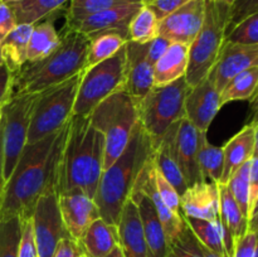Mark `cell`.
I'll use <instances>...</instances> for the list:
<instances>
[{
    "mask_svg": "<svg viewBox=\"0 0 258 257\" xmlns=\"http://www.w3.org/2000/svg\"><path fill=\"white\" fill-rule=\"evenodd\" d=\"M68 121L57 133L25 145L12 175L5 183L0 217H30L39 197L47 190H55Z\"/></svg>",
    "mask_w": 258,
    "mask_h": 257,
    "instance_id": "cell-1",
    "label": "cell"
},
{
    "mask_svg": "<svg viewBox=\"0 0 258 257\" xmlns=\"http://www.w3.org/2000/svg\"><path fill=\"white\" fill-rule=\"evenodd\" d=\"M105 136L96 130L90 115H72L58 165L57 194L81 189L95 198L103 171Z\"/></svg>",
    "mask_w": 258,
    "mask_h": 257,
    "instance_id": "cell-2",
    "label": "cell"
},
{
    "mask_svg": "<svg viewBox=\"0 0 258 257\" xmlns=\"http://www.w3.org/2000/svg\"><path fill=\"white\" fill-rule=\"evenodd\" d=\"M151 154V139L138 123L123 153L101 175L93 199L103 221L117 226L123 204L131 197L136 180Z\"/></svg>",
    "mask_w": 258,
    "mask_h": 257,
    "instance_id": "cell-3",
    "label": "cell"
},
{
    "mask_svg": "<svg viewBox=\"0 0 258 257\" xmlns=\"http://www.w3.org/2000/svg\"><path fill=\"white\" fill-rule=\"evenodd\" d=\"M88 48L90 38L70 28L49 57L29 63V68L14 76L13 95H38L83 72L87 68Z\"/></svg>",
    "mask_w": 258,
    "mask_h": 257,
    "instance_id": "cell-4",
    "label": "cell"
},
{
    "mask_svg": "<svg viewBox=\"0 0 258 257\" xmlns=\"http://www.w3.org/2000/svg\"><path fill=\"white\" fill-rule=\"evenodd\" d=\"M90 121L105 136V170L123 153L139 123L138 102L123 87L98 103Z\"/></svg>",
    "mask_w": 258,
    "mask_h": 257,
    "instance_id": "cell-5",
    "label": "cell"
},
{
    "mask_svg": "<svg viewBox=\"0 0 258 257\" xmlns=\"http://www.w3.org/2000/svg\"><path fill=\"white\" fill-rule=\"evenodd\" d=\"M229 14V4L216 0H206L203 24L189 45V62L185 81L190 88L202 82L216 66L226 39Z\"/></svg>",
    "mask_w": 258,
    "mask_h": 257,
    "instance_id": "cell-6",
    "label": "cell"
},
{
    "mask_svg": "<svg viewBox=\"0 0 258 257\" xmlns=\"http://www.w3.org/2000/svg\"><path fill=\"white\" fill-rule=\"evenodd\" d=\"M189 91L185 77H181L169 85L154 86L138 101L139 123L151 139L153 148L174 123L185 117L184 105Z\"/></svg>",
    "mask_w": 258,
    "mask_h": 257,
    "instance_id": "cell-7",
    "label": "cell"
},
{
    "mask_svg": "<svg viewBox=\"0 0 258 257\" xmlns=\"http://www.w3.org/2000/svg\"><path fill=\"white\" fill-rule=\"evenodd\" d=\"M83 72L73 76L58 86L38 93L37 102L30 118L27 144L37 143L57 133L67 123L72 116Z\"/></svg>",
    "mask_w": 258,
    "mask_h": 257,
    "instance_id": "cell-8",
    "label": "cell"
},
{
    "mask_svg": "<svg viewBox=\"0 0 258 257\" xmlns=\"http://www.w3.org/2000/svg\"><path fill=\"white\" fill-rule=\"evenodd\" d=\"M125 45L108 59L86 68L81 78L72 115H90L98 103L125 87L127 72Z\"/></svg>",
    "mask_w": 258,
    "mask_h": 257,
    "instance_id": "cell-9",
    "label": "cell"
},
{
    "mask_svg": "<svg viewBox=\"0 0 258 257\" xmlns=\"http://www.w3.org/2000/svg\"><path fill=\"white\" fill-rule=\"evenodd\" d=\"M38 95H13L3 107V159L5 183L12 175L28 141L30 118Z\"/></svg>",
    "mask_w": 258,
    "mask_h": 257,
    "instance_id": "cell-10",
    "label": "cell"
},
{
    "mask_svg": "<svg viewBox=\"0 0 258 257\" xmlns=\"http://www.w3.org/2000/svg\"><path fill=\"white\" fill-rule=\"evenodd\" d=\"M32 219L38 257H53L58 243L71 238L60 214L57 191L47 190L39 197Z\"/></svg>",
    "mask_w": 258,
    "mask_h": 257,
    "instance_id": "cell-11",
    "label": "cell"
},
{
    "mask_svg": "<svg viewBox=\"0 0 258 257\" xmlns=\"http://www.w3.org/2000/svg\"><path fill=\"white\" fill-rule=\"evenodd\" d=\"M184 108L185 118H188L199 131L207 133L222 108L221 92L216 87L213 71L202 82L190 88Z\"/></svg>",
    "mask_w": 258,
    "mask_h": 257,
    "instance_id": "cell-12",
    "label": "cell"
},
{
    "mask_svg": "<svg viewBox=\"0 0 258 257\" xmlns=\"http://www.w3.org/2000/svg\"><path fill=\"white\" fill-rule=\"evenodd\" d=\"M58 204L71 238L78 243L90 224L100 218L95 199L81 189H73L58 194Z\"/></svg>",
    "mask_w": 258,
    "mask_h": 257,
    "instance_id": "cell-13",
    "label": "cell"
},
{
    "mask_svg": "<svg viewBox=\"0 0 258 257\" xmlns=\"http://www.w3.org/2000/svg\"><path fill=\"white\" fill-rule=\"evenodd\" d=\"M206 0H190L160 20L159 35L171 43L190 45L204 20Z\"/></svg>",
    "mask_w": 258,
    "mask_h": 257,
    "instance_id": "cell-14",
    "label": "cell"
},
{
    "mask_svg": "<svg viewBox=\"0 0 258 257\" xmlns=\"http://www.w3.org/2000/svg\"><path fill=\"white\" fill-rule=\"evenodd\" d=\"M252 67H258V44L224 42L218 60L212 70L217 90L221 92L234 76Z\"/></svg>",
    "mask_w": 258,
    "mask_h": 257,
    "instance_id": "cell-15",
    "label": "cell"
},
{
    "mask_svg": "<svg viewBox=\"0 0 258 257\" xmlns=\"http://www.w3.org/2000/svg\"><path fill=\"white\" fill-rule=\"evenodd\" d=\"M141 7V2L118 5L91 15L76 24L70 25V28L83 33L88 38L105 32H121L128 37V24Z\"/></svg>",
    "mask_w": 258,
    "mask_h": 257,
    "instance_id": "cell-16",
    "label": "cell"
},
{
    "mask_svg": "<svg viewBox=\"0 0 258 257\" xmlns=\"http://www.w3.org/2000/svg\"><path fill=\"white\" fill-rule=\"evenodd\" d=\"M126 48V86L127 92L140 101L154 87V65L148 59V43H139L128 40Z\"/></svg>",
    "mask_w": 258,
    "mask_h": 257,
    "instance_id": "cell-17",
    "label": "cell"
},
{
    "mask_svg": "<svg viewBox=\"0 0 258 257\" xmlns=\"http://www.w3.org/2000/svg\"><path fill=\"white\" fill-rule=\"evenodd\" d=\"M179 209L183 217L218 221L219 184L214 181H199L188 186L180 196Z\"/></svg>",
    "mask_w": 258,
    "mask_h": 257,
    "instance_id": "cell-18",
    "label": "cell"
},
{
    "mask_svg": "<svg viewBox=\"0 0 258 257\" xmlns=\"http://www.w3.org/2000/svg\"><path fill=\"white\" fill-rule=\"evenodd\" d=\"M118 247L123 257H149L140 212L133 198L123 204L117 223Z\"/></svg>",
    "mask_w": 258,
    "mask_h": 257,
    "instance_id": "cell-19",
    "label": "cell"
},
{
    "mask_svg": "<svg viewBox=\"0 0 258 257\" xmlns=\"http://www.w3.org/2000/svg\"><path fill=\"white\" fill-rule=\"evenodd\" d=\"M130 198L134 199L140 212L146 246H148V256L166 257L169 249L168 239L150 197L135 184Z\"/></svg>",
    "mask_w": 258,
    "mask_h": 257,
    "instance_id": "cell-20",
    "label": "cell"
},
{
    "mask_svg": "<svg viewBox=\"0 0 258 257\" xmlns=\"http://www.w3.org/2000/svg\"><path fill=\"white\" fill-rule=\"evenodd\" d=\"M202 131H199L188 118L180 120L176 133L175 149L179 166L188 186L204 181L198 165V148Z\"/></svg>",
    "mask_w": 258,
    "mask_h": 257,
    "instance_id": "cell-21",
    "label": "cell"
},
{
    "mask_svg": "<svg viewBox=\"0 0 258 257\" xmlns=\"http://www.w3.org/2000/svg\"><path fill=\"white\" fill-rule=\"evenodd\" d=\"M219 219L227 256L232 257L236 241L248 232V219L242 213L227 184H219Z\"/></svg>",
    "mask_w": 258,
    "mask_h": 257,
    "instance_id": "cell-22",
    "label": "cell"
},
{
    "mask_svg": "<svg viewBox=\"0 0 258 257\" xmlns=\"http://www.w3.org/2000/svg\"><path fill=\"white\" fill-rule=\"evenodd\" d=\"M179 122L174 123L165 135L161 138V140L153 148V160L155 163L156 168L160 170V173L165 176L166 180L174 186L179 196L184 193L188 189L185 179L179 166L178 158H176L175 149V139L178 133Z\"/></svg>",
    "mask_w": 258,
    "mask_h": 257,
    "instance_id": "cell-23",
    "label": "cell"
},
{
    "mask_svg": "<svg viewBox=\"0 0 258 257\" xmlns=\"http://www.w3.org/2000/svg\"><path fill=\"white\" fill-rule=\"evenodd\" d=\"M153 155V154H151ZM136 185L140 186L149 197H150L151 202H153L155 211L158 213L159 219H160L161 224L165 231L166 239H168V246L170 242H173L179 234L183 232L185 228L186 222L184 219L183 214L175 213L171 211L168 206L163 202V199L159 196L158 190H156L155 185L153 181V175H151V156L145 164V166L141 170L140 175H139L138 180H136Z\"/></svg>",
    "mask_w": 258,
    "mask_h": 257,
    "instance_id": "cell-24",
    "label": "cell"
},
{
    "mask_svg": "<svg viewBox=\"0 0 258 257\" xmlns=\"http://www.w3.org/2000/svg\"><path fill=\"white\" fill-rule=\"evenodd\" d=\"M254 150V125L247 123L238 134L233 136L223 146L224 166L221 183L227 184L233 175L234 171L249 161L253 156Z\"/></svg>",
    "mask_w": 258,
    "mask_h": 257,
    "instance_id": "cell-25",
    "label": "cell"
},
{
    "mask_svg": "<svg viewBox=\"0 0 258 257\" xmlns=\"http://www.w3.org/2000/svg\"><path fill=\"white\" fill-rule=\"evenodd\" d=\"M78 244L88 257H107L118 246L117 227L100 217L86 229Z\"/></svg>",
    "mask_w": 258,
    "mask_h": 257,
    "instance_id": "cell-26",
    "label": "cell"
},
{
    "mask_svg": "<svg viewBox=\"0 0 258 257\" xmlns=\"http://www.w3.org/2000/svg\"><path fill=\"white\" fill-rule=\"evenodd\" d=\"M189 62V45L170 43L168 49L154 65V86L169 85L185 77Z\"/></svg>",
    "mask_w": 258,
    "mask_h": 257,
    "instance_id": "cell-27",
    "label": "cell"
},
{
    "mask_svg": "<svg viewBox=\"0 0 258 257\" xmlns=\"http://www.w3.org/2000/svg\"><path fill=\"white\" fill-rule=\"evenodd\" d=\"M32 30V24H18L0 42L3 59L14 76L28 62V45Z\"/></svg>",
    "mask_w": 258,
    "mask_h": 257,
    "instance_id": "cell-28",
    "label": "cell"
},
{
    "mask_svg": "<svg viewBox=\"0 0 258 257\" xmlns=\"http://www.w3.org/2000/svg\"><path fill=\"white\" fill-rule=\"evenodd\" d=\"M60 37L55 30L53 20H44L33 25L32 35L28 45V62L37 63L49 57L58 48Z\"/></svg>",
    "mask_w": 258,
    "mask_h": 257,
    "instance_id": "cell-29",
    "label": "cell"
},
{
    "mask_svg": "<svg viewBox=\"0 0 258 257\" xmlns=\"http://www.w3.org/2000/svg\"><path fill=\"white\" fill-rule=\"evenodd\" d=\"M198 165L204 181L221 183L223 174V148L213 145L207 140V133H202L198 148Z\"/></svg>",
    "mask_w": 258,
    "mask_h": 257,
    "instance_id": "cell-30",
    "label": "cell"
},
{
    "mask_svg": "<svg viewBox=\"0 0 258 257\" xmlns=\"http://www.w3.org/2000/svg\"><path fill=\"white\" fill-rule=\"evenodd\" d=\"M127 42L128 37L121 32H105L90 37L87 68L111 58Z\"/></svg>",
    "mask_w": 258,
    "mask_h": 257,
    "instance_id": "cell-31",
    "label": "cell"
},
{
    "mask_svg": "<svg viewBox=\"0 0 258 257\" xmlns=\"http://www.w3.org/2000/svg\"><path fill=\"white\" fill-rule=\"evenodd\" d=\"M184 219L194 233V236L198 238V241L206 248L211 249V251L216 252L223 257H228L226 247H224L223 228H222L221 219L207 221V219L190 218V217H184Z\"/></svg>",
    "mask_w": 258,
    "mask_h": 257,
    "instance_id": "cell-32",
    "label": "cell"
},
{
    "mask_svg": "<svg viewBox=\"0 0 258 257\" xmlns=\"http://www.w3.org/2000/svg\"><path fill=\"white\" fill-rule=\"evenodd\" d=\"M258 91V67H252L234 76L221 91L222 106L233 101L251 100Z\"/></svg>",
    "mask_w": 258,
    "mask_h": 257,
    "instance_id": "cell-33",
    "label": "cell"
},
{
    "mask_svg": "<svg viewBox=\"0 0 258 257\" xmlns=\"http://www.w3.org/2000/svg\"><path fill=\"white\" fill-rule=\"evenodd\" d=\"M70 0H20L10 4L14 12L17 24H37L43 18L62 8Z\"/></svg>",
    "mask_w": 258,
    "mask_h": 257,
    "instance_id": "cell-34",
    "label": "cell"
},
{
    "mask_svg": "<svg viewBox=\"0 0 258 257\" xmlns=\"http://www.w3.org/2000/svg\"><path fill=\"white\" fill-rule=\"evenodd\" d=\"M159 24L160 20L156 15L143 5L128 24V40L139 44L151 42L159 37Z\"/></svg>",
    "mask_w": 258,
    "mask_h": 257,
    "instance_id": "cell-35",
    "label": "cell"
},
{
    "mask_svg": "<svg viewBox=\"0 0 258 257\" xmlns=\"http://www.w3.org/2000/svg\"><path fill=\"white\" fill-rule=\"evenodd\" d=\"M22 237L19 216L0 217V257H18Z\"/></svg>",
    "mask_w": 258,
    "mask_h": 257,
    "instance_id": "cell-36",
    "label": "cell"
},
{
    "mask_svg": "<svg viewBox=\"0 0 258 257\" xmlns=\"http://www.w3.org/2000/svg\"><path fill=\"white\" fill-rule=\"evenodd\" d=\"M141 0H70L68 25H73L93 14L111 9L118 5L130 4Z\"/></svg>",
    "mask_w": 258,
    "mask_h": 257,
    "instance_id": "cell-37",
    "label": "cell"
},
{
    "mask_svg": "<svg viewBox=\"0 0 258 257\" xmlns=\"http://www.w3.org/2000/svg\"><path fill=\"white\" fill-rule=\"evenodd\" d=\"M249 164L251 160L239 166L227 183L229 191L247 219L249 217Z\"/></svg>",
    "mask_w": 258,
    "mask_h": 257,
    "instance_id": "cell-38",
    "label": "cell"
},
{
    "mask_svg": "<svg viewBox=\"0 0 258 257\" xmlns=\"http://www.w3.org/2000/svg\"><path fill=\"white\" fill-rule=\"evenodd\" d=\"M166 257H204L203 246L186 224L180 234L169 243Z\"/></svg>",
    "mask_w": 258,
    "mask_h": 257,
    "instance_id": "cell-39",
    "label": "cell"
},
{
    "mask_svg": "<svg viewBox=\"0 0 258 257\" xmlns=\"http://www.w3.org/2000/svg\"><path fill=\"white\" fill-rule=\"evenodd\" d=\"M224 42L238 44H258V12L244 18L226 34Z\"/></svg>",
    "mask_w": 258,
    "mask_h": 257,
    "instance_id": "cell-40",
    "label": "cell"
},
{
    "mask_svg": "<svg viewBox=\"0 0 258 257\" xmlns=\"http://www.w3.org/2000/svg\"><path fill=\"white\" fill-rule=\"evenodd\" d=\"M151 175H153L154 185H155L156 190H158L159 196L163 199L164 203H165L173 212L180 213V209H179L180 196H179L178 191L174 189V186L166 180L165 176L160 173V170L156 168L155 163H154L153 160V155H151Z\"/></svg>",
    "mask_w": 258,
    "mask_h": 257,
    "instance_id": "cell-41",
    "label": "cell"
},
{
    "mask_svg": "<svg viewBox=\"0 0 258 257\" xmlns=\"http://www.w3.org/2000/svg\"><path fill=\"white\" fill-rule=\"evenodd\" d=\"M18 257H38L32 216L22 218V237H20L19 256Z\"/></svg>",
    "mask_w": 258,
    "mask_h": 257,
    "instance_id": "cell-42",
    "label": "cell"
},
{
    "mask_svg": "<svg viewBox=\"0 0 258 257\" xmlns=\"http://www.w3.org/2000/svg\"><path fill=\"white\" fill-rule=\"evenodd\" d=\"M256 12H258V0H234L233 4L231 5V14H229L226 34L244 18Z\"/></svg>",
    "mask_w": 258,
    "mask_h": 257,
    "instance_id": "cell-43",
    "label": "cell"
},
{
    "mask_svg": "<svg viewBox=\"0 0 258 257\" xmlns=\"http://www.w3.org/2000/svg\"><path fill=\"white\" fill-rule=\"evenodd\" d=\"M188 2L190 0H141L144 7L149 8L159 20H163Z\"/></svg>",
    "mask_w": 258,
    "mask_h": 257,
    "instance_id": "cell-44",
    "label": "cell"
},
{
    "mask_svg": "<svg viewBox=\"0 0 258 257\" xmlns=\"http://www.w3.org/2000/svg\"><path fill=\"white\" fill-rule=\"evenodd\" d=\"M14 12L9 3L0 0V42L17 27Z\"/></svg>",
    "mask_w": 258,
    "mask_h": 257,
    "instance_id": "cell-45",
    "label": "cell"
},
{
    "mask_svg": "<svg viewBox=\"0 0 258 257\" xmlns=\"http://www.w3.org/2000/svg\"><path fill=\"white\" fill-rule=\"evenodd\" d=\"M14 87V73L5 63L0 66V107L10 100Z\"/></svg>",
    "mask_w": 258,
    "mask_h": 257,
    "instance_id": "cell-46",
    "label": "cell"
},
{
    "mask_svg": "<svg viewBox=\"0 0 258 257\" xmlns=\"http://www.w3.org/2000/svg\"><path fill=\"white\" fill-rule=\"evenodd\" d=\"M256 233L247 232L243 237L236 241L232 257H253L256 249Z\"/></svg>",
    "mask_w": 258,
    "mask_h": 257,
    "instance_id": "cell-47",
    "label": "cell"
},
{
    "mask_svg": "<svg viewBox=\"0 0 258 257\" xmlns=\"http://www.w3.org/2000/svg\"><path fill=\"white\" fill-rule=\"evenodd\" d=\"M171 42H169L168 39L163 37H156L155 39H153L151 42L148 43V59L149 62L155 65L158 62L159 58L165 53V50L168 49V47L170 45Z\"/></svg>",
    "mask_w": 258,
    "mask_h": 257,
    "instance_id": "cell-48",
    "label": "cell"
},
{
    "mask_svg": "<svg viewBox=\"0 0 258 257\" xmlns=\"http://www.w3.org/2000/svg\"><path fill=\"white\" fill-rule=\"evenodd\" d=\"M80 252L82 251L77 242L73 241L72 238H63L58 243L53 257H77Z\"/></svg>",
    "mask_w": 258,
    "mask_h": 257,
    "instance_id": "cell-49",
    "label": "cell"
},
{
    "mask_svg": "<svg viewBox=\"0 0 258 257\" xmlns=\"http://www.w3.org/2000/svg\"><path fill=\"white\" fill-rule=\"evenodd\" d=\"M258 196V156H253L249 164V211Z\"/></svg>",
    "mask_w": 258,
    "mask_h": 257,
    "instance_id": "cell-50",
    "label": "cell"
},
{
    "mask_svg": "<svg viewBox=\"0 0 258 257\" xmlns=\"http://www.w3.org/2000/svg\"><path fill=\"white\" fill-rule=\"evenodd\" d=\"M3 120L0 122V206H2L3 201V194H4V188H5V180H4V159H3Z\"/></svg>",
    "mask_w": 258,
    "mask_h": 257,
    "instance_id": "cell-51",
    "label": "cell"
},
{
    "mask_svg": "<svg viewBox=\"0 0 258 257\" xmlns=\"http://www.w3.org/2000/svg\"><path fill=\"white\" fill-rule=\"evenodd\" d=\"M248 232H253V233L258 232V196L256 201H254L253 206H252L251 211H249Z\"/></svg>",
    "mask_w": 258,
    "mask_h": 257,
    "instance_id": "cell-52",
    "label": "cell"
},
{
    "mask_svg": "<svg viewBox=\"0 0 258 257\" xmlns=\"http://www.w3.org/2000/svg\"><path fill=\"white\" fill-rule=\"evenodd\" d=\"M248 123H258V92L251 98V120Z\"/></svg>",
    "mask_w": 258,
    "mask_h": 257,
    "instance_id": "cell-53",
    "label": "cell"
},
{
    "mask_svg": "<svg viewBox=\"0 0 258 257\" xmlns=\"http://www.w3.org/2000/svg\"><path fill=\"white\" fill-rule=\"evenodd\" d=\"M253 156H258V123H254V150ZM252 156V158H253Z\"/></svg>",
    "mask_w": 258,
    "mask_h": 257,
    "instance_id": "cell-54",
    "label": "cell"
},
{
    "mask_svg": "<svg viewBox=\"0 0 258 257\" xmlns=\"http://www.w3.org/2000/svg\"><path fill=\"white\" fill-rule=\"evenodd\" d=\"M202 246H203V244H202ZM203 252H204V257H223V256H221V254L216 253V252L211 251V249L206 248L204 246H203Z\"/></svg>",
    "mask_w": 258,
    "mask_h": 257,
    "instance_id": "cell-55",
    "label": "cell"
},
{
    "mask_svg": "<svg viewBox=\"0 0 258 257\" xmlns=\"http://www.w3.org/2000/svg\"><path fill=\"white\" fill-rule=\"evenodd\" d=\"M107 257H123V254H122V252H121L120 247L117 246L115 249H113L112 252H111L110 254H108Z\"/></svg>",
    "mask_w": 258,
    "mask_h": 257,
    "instance_id": "cell-56",
    "label": "cell"
},
{
    "mask_svg": "<svg viewBox=\"0 0 258 257\" xmlns=\"http://www.w3.org/2000/svg\"><path fill=\"white\" fill-rule=\"evenodd\" d=\"M256 238H257V241H256V249H254V256L253 257H258V232L256 233Z\"/></svg>",
    "mask_w": 258,
    "mask_h": 257,
    "instance_id": "cell-57",
    "label": "cell"
},
{
    "mask_svg": "<svg viewBox=\"0 0 258 257\" xmlns=\"http://www.w3.org/2000/svg\"><path fill=\"white\" fill-rule=\"evenodd\" d=\"M216 2H221V3H226V4L232 5L234 3V0H216Z\"/></svg>",
    "mask_w": 258,
    "mask_h": 257,
    "instance_id": "cell-58",
    "label": "cell"
},
{
    "mask_svg": "<svg viewBox=\"0 0 258 257\" xmlns=\"http://www.w3.org/2000/svg\"><path fill=\"white\" fill-rule=\"evenodd\" d=\"M7 3H9V4H15V3H19L20 0H5Z\"/></svg>",
    "mask_w": 258,
    "mask_h": 257,
    "instance_id": "cell-59",
    "label": "cell"
},
{
    "mask_svg": "<svg viewBox=\"0 0 258 257\" xmlns=\"http://www.w3.org/2000/svg\"><path fill=\"white\" fill-rule=\"evenodd\" d=\"M4 63V59H3V54H2V47H0V66Z\"/></svg>",
    "mask_w": 258,
    "mask_h": 257,
    "instance_id": "cell-60",
    "label": "cell"
},
{
    "mask_svg": "<svg viewBox=\"0 0 258 257\" xmlns=\"http://www.w3.org/2000/svg\"><path fill=\"white\" fill-rule=\"evenodd\" d=\"M3 107H4V106H3ZM3 107H0V122H2L3 120Z\"/></svg>",
    "mask_w": 258,
    "mask_h": 257,
    "instance_id": "cell-61",
    "label": "cell"
},
{
    "mask_svg": "<svg viewBox=\"0 0 258 257\" xmlns=\"http://www.w3.org/2000/svg\"><path fill=\"white\" fill-rule=\"evenodd\" d=\"M77 257H88V256L86 253H83V252H80V254H78Z\"/></svg>",
    "mask_w": 258,
    "mask_h": 257,
    "instance_id": "cell-62",
    "label": "cell"
},
{
    "mask_svg": "<svg viewBox=\"0 0 258 257\" xmlns=\"http://www.w3.org/2000/svg\"><path fill=\"white\" fill-rule=\"evenodd\" d=\"M257 92H258V91H257Z\"/></svg>",
    "mask_w": 258,
    "mask_h": 257,
    "instance_id": "cell-63",
    "label": "cell"
}]
</instances>
